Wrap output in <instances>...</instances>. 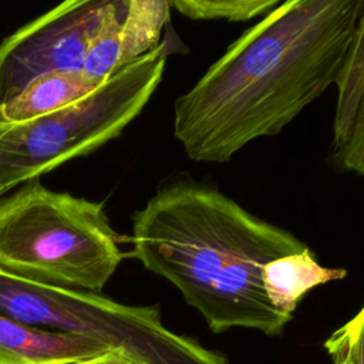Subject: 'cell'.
Masks as SVG:
<instances>
[{
    "instance_id": "4",
    "label": "cell",
    "mask_w": 364,
    "mask_h": 364,
    "mask_svg": "<svg viewBox=\"0 0 364 364\" xmlns=\"http://www.w3.org/2000/svg\"><path fill=\"white\" fill-rule=\"evenodd\" d=\"M181 47L169 33L156 48L85 97L33 121L7 124L0 132V198L119 136L145 108L162 80L168 57Z\"/></svg>"
},
{
    "instance_id": "3",
    "label": "cell",
    "mask_w": 364,
    "mask_h": 364,
    "mask_svg": "<svg viewBox=\"0 0 364 364\" xmlns=\"http://www.w3.org/2000/svg\"><path fill=\"white\" fill-rule=\"evenodd\" d=\"M104 205L38 179L0 198V269L28 282L100 293L125 257Z\"/></svg>"
},
{
    "instance_id": "13",
    "label": "cell",
    "mask_w": 364,
    "mask_h": 364,
    "mask_svg": "<svg viewBox=\"0 0 364 364\" xmlns=\"http://www.w3.org/2000/svg\"><path fill=\"white\" fill-rule=\"evenodd\" d=\"M333 159L340 168L364 178V95L357 107L350 132L341 148L333 152Z\"/></svg>"
},
{
    "instance_id": "11",
    "label": "cell",
    "mask_w": 364,
    "mask_h": 364,
    "mask_svg": "<svg viewBox=\"0 0 364 364\" xmlns=\"http://www.w3.org/2000/svg\"><path fill=\"white\" fill-rule=\"evenodd\" d=\"M337 104L333 121V152L344 144L364 95V7L336 81Z\"/></svg>"
},
{
    "instance_id": "2",
    "label": "cell",
    "mask_w": 364,
    "mask_h": 364,
    "mask_svg": "<svg viewBox=\"0 0 364 364\" xmlns=\"http://www.w3.org/2000/svg\"><path fill=\"white\" fill-rule=\"evenodd\" d=\"M131 256L166 279L213 333L233 327L280 336L291 316L277 311L262 267L307 245L188 175L164 183L132 218Z\"/></svg>"
},
{
    "instance_id": "10",
    "label": "cell",
    "mask_w": 364,
    "mask_h": 364,
    "mask_svg": "<svg viewBox=\"0 0 364 364\" xmlns=\"http://www.w3.org/2000/svg\"><path fill=\"white\" fill-rule=\"evenodd\" d=\"M101 82L87 78L82 71H55L28 82L0 108V122L24 124L55 112L85 97Z\"/></svg>"
},
{
    "instance_id": "6",
    "label": "cell",
    "mask_w": 364,
    "mask_h": 364,
    "mask_svg": "<svg viewBox=\"0 0 364 364\" xmlns=\"http://www.w3.org/2000/svg\"><path fill=\"white\" fill-rule=\"evenodd\" d=\"M128 0H70L24 24L0 43V108L33 80L81 71L100 34Z\"/></svg>"
},
{
    "instance_id": "15",
    "label": "cell",
    "mask_w": 364,
    "mask_h": 364,
    "mask_svg": "<svg viewBox=\"0 0 364 364\" xmlns=\"http://www.w3.org/2000/svg\"><path fill=\"white\" fill-rule=\"evenodd\" d=\"M73 364H145V363L122 347H109L108 350L94 357H88V358L75 361Z\"/></svg>"
},
{
    "instance_id": "17",
    "label": "cell",
    "mask_w": 364,
    "mask_h": 364,
    "mask_svg": "<svg viewBox=\"0 0 364 364\" xmlns=\"http://www.w3.org/2000/svg\"><path fill=\"white\" fill-rule=\"evenodd\" d=\"M6 125H7V124H4V122H0V132H1V131L6 128Z\"/></svg>"
},
{
    "instance_id": "16",
    "label": "cell",
    "mask_w": 364,
    "mask_h": 364,
    "mask_svg": "<svg viewBox=\"0 0 364 364\" xmlns=\"http://www.w3.org/2000/svg\"><path fill=\"white\" fill-rule=\"evenodd\" d=\"M324 347L327 353L333 357V364H355L353 353L346 346L336 341L333 337H328L326 340Z\"/></svg>"
},
{
    "instance_id": "9",
    "label": "cell",
    "mask_w": 364,
    "mask_h": 364,
    "mask_svg": "<svg viewBox=\"0 0 364 364\" xmlns=\"http://www.w3.org/2000/svg\"><path fill=\"white\" fill-rule=\"evenodd\" d=\"M347 276L346 269H330L318 264L309 247L277 257L262 267V284L270 304L280 313L293 317L300 300L314 287Z\"/></svg>"
},
{
    "instance_id": "12",
    "label": "cell",
    "mask_w": 364,
    "mask_h": 364,
    "mask_svg": "<svg viewBox=\"0 0 364 364\" xmlns=\"http://www.w3.org/2000/svg\"><path fill=\"white\" fill-rule=\"evenodd\" d=\"M277 0H172L171 9L191 20L246 21L274 10Z\"/></svg>"
},
{
    "instance_id": "5",
    "label": "cell",
    "mask_w": 364,
    "mask_h": 364,
    "mask_svg": "<svg viewBox=\"0 0 364 364\" xmlns=\"http://www.w3.org/2000/svg\"><path fill=\"white\" fill-rule=\"evenodd\" d=\"M0 314L122 347L145 364H229L223 354L171 331L158 304H124L100 293L28 282L1 269Z\"/></svg>"
},
{
    "instance_id": "1",
    "label": "cell",
    "mask_w": 364,
    "mask_h": 364,
    "mask_svg": "<svg viewBox=\"0 0 364 364\" xmlns=\"http://www.w3.org/2000/svg\"><path fill=\"white\" fill-rule=\"evenodd\" d=\"M364 0H289L245 30L173 104V135L222 164L336 85Z\"/></svg>"
},
{
    "instance_id": "8",
    "label": "cell",
    "mask_w": 364,
    "mask_h": 364,
    "mask_svg": "<svg viewBox=\"0 0 364 364\" xmlns=\"http://www.w3.org/2000/svg\"><path fill=\"white\" fill-rule=\"evenodd\" d=\"M108 348L94 338L31 327L0 314V364H73Z\"/></svg>"
},
{
    "instance_id": "7",
    "label": "cell",
    "mask_w": 364,
    "mask_h": 364,
    "mask_svg": "<svg viewBox=\"0 0 364 364\" xmlns=\"http://www.w3.org/2000/svg\"><path fill=\"white\" fill-rule=\"evenodd\" d=\"M169 0H128L122 14L91 46L82 74L97 82L156 48L171 20Z\"/></svg>"
},
{
    "instance_id": "14",
    "label": "cell",
    "mask_w": 364,
    "mask_h": 364,
    "mask_svg": "<svg viewBox=\"0 0 364 364\" xmlns=\"http://www.w3.org/2000/svg\"><path fill=\"white\" fill-rule=\"evenodd\" d=\"M330 337L353 353L355 364H364V306Z\"/></svg>"
}]
</instances>
